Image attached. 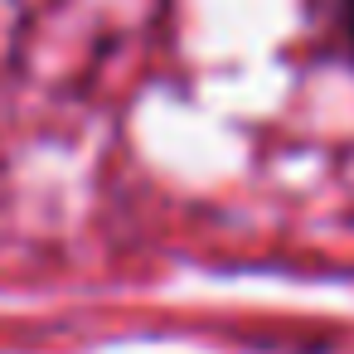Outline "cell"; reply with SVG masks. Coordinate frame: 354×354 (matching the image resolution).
<instances>
[{"mask_svg": "<svg viewBox=\"0 0 354 354\" xmlns=\"http://www.w3.org/2000/svg\"><path fill=\"white\" fill-rule=\"evenodd\" d=\"M339 15H344V35H349V54H354V0H339Z\"/></svg>", "mask_w": 354, "mask_h": 354, "instance_id": "obj_1", "label": "cell"}]
</instances>
